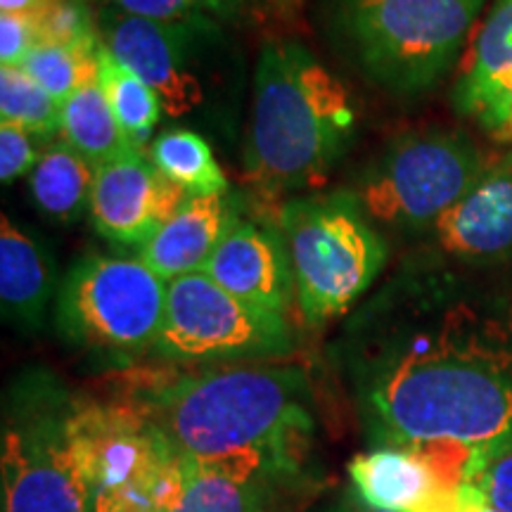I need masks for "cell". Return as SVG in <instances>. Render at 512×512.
<instances>
[{
    "label": "cell",
    "mask_w": 512,
    "mask_h": 512,
    "mask_svg": "<svg viewBox=\"0 0 512 512\" xmlns=\"http://www.w3.org/2000/svg\"><path fill=\"white\" fill-rule=\"evenodd\" d=\"M98 81L131 145L143 150L164 114L159 95L140 76L126 69L110 50L102 46V41L98 50Z\"/></svg>",
    "instance_id": "cell-22"
},
{
    "label": "cell",
    "mask_w": 512,
    "mask_h": 512,
    "mask_svg": "<svg viewBox=\"0 0 512 512\" xmlns=\"http://www.w3.org/2000/svg\"><path fill=\"white\" fill-rule=\"evenodd\" d=\"M98 48L38 41L19 69L27 72L43 91L64 105L88 81L98 79Z\"/></svg>",
    "instance_id": "cell-23"
},
{
    "label": "cell",
    "mask_w": 512,
    "mask_h": 512,
    "mask_svg": "<svg viewBox=\"0 0 512 512\" xmlns=\"http://www.w3.org/2000/svg\"><path fill=\"white\" fill-rule=\"evenodd\" d=\"M297 337L285 316L256 309L207 273L169 283L166 316L152 354L178 366H240L292 356Z\"/></svg>",
    "instance_id": "cell-8"
},
{
    "label": "cell",
    "mask_w": 512,
    "mask_h": 512,
    "mask_svg": "<svg viewBox=\"0 0 512 512\" xmlns=\"http://www.w3.org/2000/svg\"><path fill=\"white\" fill-rule=\"evenodd\" d=\"M41 41L67 43L79 48H98L100 36L93 29L91 12L81 0H55L34 17Z\"/></svg>",
    "instance_id": "cell-25"
},
{
    "label": "cell",
    "mask_w": 512,
    "mask_h": 512,
    "mask_svg": "<svg viewBox=\"0 0 512 512\" xmlns=\"http://www.w3.org/2000/svg\"><path fill=\"white\" fill-rule=\"evenodd\" d=\"M197 5H200V0H112V8L136 17L159 19V22L190 19Z\"/></svg>",
    "instance_id": "cell-29"
},
{
    "label": "cell",
    "mask_w": 512,
    "mask_h": 512,
    "mask_svg": "<svg viewBox=\"0 0 512 512\" xmlns=\"http://www.w3.org/2000/svg\"><path fill=\"white\" fill-rule=\"evenodd\" d=\"M202 273L240 302L280 316H287L297 292L283 230L264 221L235 223Z\"/></svg>",
    "instance_id": "cell-13"
},
{
    "label": "cell",
    "mask_w": 512,
    "mask_h": 512,
    "mask_svg": "<svg viewBox=\"0 0 512 512\" xmlns=\"http://www.w3.org/2000/svg\"><path fill=\"white\" fill-rule=\"evenodd\" d=\"M188 197L143 150L131 147L95 169L91 219L102 238L114 245L143 247Z\"/></svg>",
    "instance_id": "cell-12"
},
{
    "label": "cell",
    "mask_w": 512,
    "mask_h": 512,
    "mask_svg": "<svg viewBox=\"0 0 512 512\" xmlns=\"http://www.w3.org/2000/svg\"><path fill=\"white\" fill-rule=\"evenodd\" d=\"M41 41L38 24L29 15H0V64L3 67H19L29 50Z\"/></svg>",
    "instance_id": "cell-28"
},
{
    "label": "cell",
    "mask_w": 512,
    "mask_h": 512,
    "mask_svg": "<svg viewBox=\"0 0 512 512\" xmlns=\"http://www.w3.org/2000/svg\"><path fill=\"white\" fill-rule=\"evenodd\" d=\"M131 403L178 458L261 456L309 470L316 413L302 368L209 366L136 382Z\"/></svg>",
    "instance_id": "cell-2"
},
{
    "label": "cell",
    "mask_w": 512,
    "mask_h": 512,
    "mask_svg": "<svg viewBox=\"0 0 512 512\" xmlns=\"http://www.w3.org/2000/svg\"><path fill=\"white\" fill-rule=\"evenodd\" d=\"M93 512H157L150 498L126 494V491L98 489L95 491Z\"/></svg>",
    "instance_id": "cell-30"
},
{
    "label": "cell",
    "mask_w": 512,
    "mask_h": 512,
    "mask_svg": "<svg viewBox=\"0 0 512 512\" xmlns=\"http://www.w3.org/2000/svg\"><path fill=\"white\" fill-rule=\"evenodd\" d=\"M0 119L36 138H53L62 128V105L19 67L0 69Z\"/></svg>",
    "instance_id": "cell-24"
},
{
    "label": "cell",
    "mask_w": 512,
    "mask_h": 512,
    "mask_svg": "<svg viewBox=\"0 0 512 512\" xmlns=\"http://www.w3.org/2000/svg\"><path fill=\"white\" fill-rule=\"evenodd\" d=\"M57 290L55 264L36 235L3 216L0 223V306L5 323L22 332L43 328Z\"/></svg>",
    "instance_id": "cell-18"
},
{
    "label": "cell",
    "mask_w": 512,
    "mask_h": 512,
    "mask_svg": "<svg viewBox=\"0 0 512 512\" xmlns=\"http://www.w3.org/2000/svg\"><path fill=\"white\" fill-rule=\"evenodd\" d=\"M484 152L456 131L396 138L354 192L368 219L396 230L432 228L486 174Z\"/></svg>",
    "instance_id": "cell-7"
},
{
    "label": "cell",
    "mask_w": 512,
    "mask_h": 512,
    "mask_svg": "<svg viewBox=\"0 0 512 512\" xmlns=\"http://www.w3.org/2000/svg\"><path fill=\"white\" fill-rule=\"evenodd\" d=\"M456 512H501L489 503L475 482H465L456 494Z\"/></svg>",
    "instance_id": "cell-32"
},
{
    "label": "cell",
    "mask_w": 512,
    "mask_h": 512,
    "mask_svg": "<svg viewBox=\"0 0 512 512\" xmlns=\"http://www.w3.org/2000/svg\"><path fill=\"white\" fill-rule=\"evenodd\" d=\"M235 223L238 219L223 195L188 197L183 207L140 247L138 259L166 283L202 273Z\"/></svg>",
    "instance_id": "cell-17"
},
{
    "label": "cell",
    "mask_w": 512,
    "mask_h": 512,
    "mask_svg": "<svg viewBox=\"0 0 512 512\" xmlns=\"http://www.w3.org/2000/svg\"><path fill=\"white\" fill-rule=\"evenodd\" d=\"M0 510L93 512L98 491L86 399L48 375L19 380L5 399Z\"/></svg>",
    "instance_id": "cell-4"
},
{
    "label": "cell",
    "mask_w": 512,
    "mask_h": 512,
    "mask_svg": "<svg viewBox=\"0 0 512 512\" xmlns=\"http://www.w3.org/2000/svg\"><path fill=\"white\" fill-rule=\"evenodd\" d=\"M349 484L368 505L389 512H456V494L413 451L373 446L347 465Z\"/></svg>",
    "instance_id": "cell-16"
},
{
    "label": "cell",
    "mask_w": 512,
    "mask_h": 512,
    "mask_svg": "<svg viewBox=\"0 0 512 512\" xmlns=\"http://www.w3.org/2000/svg\"><path fill=\"white\" fill-rule=\"evenodd\" d=\"M169 283L131 256H88L57 292V328L69 342L105 354L155 349Z\"/></svg>",
    "instance_id": "cell-9"
},
{
    "label": "cell",
    "mask_w": 512,
    "mask_h": 512,
    "mask_svg": "<svg viewBox=\"0 0 512 512\" xmlns=\"http://www.w3.org/2000/svg\"><path fill=\"white\" fill-rule=\"evenodd\" d=\"M373 446L512 439V304L460 275H396L335 347Z\"/></svg>",
    "instance_id": "cell-1"
},
{
    "label": "cell",
    "mask_w": 512,
    "mask_h": 512,
    "mask_svg": "<svg viewBox=\"0 0 512 512\" xmlns=\"http://www.w3.org/2000/svg\"><path fill=\"white\" fill-rule=\"evenodd\" d=\"M356 131L342 81L299 41H268L254 74L247 176L266 195L323 185Z\"/></svg>",
    "instance_id": "cell-3"
},
{
    "label": "cell",
    "mask_w": 512,
    "mask_h": 512,
    "mask_svg": "<svg viewBox=\"0 0 512 512\" xmlns=\"http://www.w3.org/2000/svg\"><path fill=\"white\" fill-rule=\"evenodd\" d=\"M297 304L309 328L344 316L387 264V242L354 195L299 197L280 209Z\"/></svg>",
    "instance_id": "cell-5"
},
{
    "label": "cell",
    "mask_w": 512,
    "mask_h": 512,
    "mask_svg": "<svg viewBox=\"0 0 512 512\" xmlns=\"http://www.w3.org/2000/svg\"><path fill=\"white\" fill-rule=\"evenodd\" d=\"M472 482L484 491L494 508L512 512V439L482 453Z\"/></svg>",
    "instance_id": "cell-26"
},
{
    "label": "cell",
    "mask_w": 512,
    "mask_h": 512,
    "mask_svg": "<svg viewBox=\"0 0 512 512\" xmlns=\"http://www.w3.org/2000/svg\"><path fill=\"white\" fill-rule=\"evenodd\" d=\"M484 0H344V34L368 79L396 95L430 91L458 60Z\"/></svg>",
    "instance_id": "cell-6"
},
{
    "label": "cell",
    "mask_w": 512,
    "mask_h": 512,
    "mask_svg": "<svg viewBox=\"0 0 512 512\" xmlns=\"http://www.w3.org/2000/svg\"><path fill=\"white\" fill-rule=\"evenodd\" d=\"M309 512H389V510H377L373 505H368L361 496L356 494L354 486H339L332 491L330 496L320 498L316 505H311Z\"/></svg>",
    "instance_id": "cell-31"
},
{
    "label": "cell",
    "mask_w": 512,
    "mask_h": 512,
    "mask_svg": "<svg viewBox=\"0 0 512 512\" xmlns=\"http://www.w3.org/2000/svg\"><path fill=\"white\" fill-rule=\"evenodd\" d=\"M150 159L190 197H219L228 192V178L200 133L188 128L164 131L152 143Z\"/></svg>",
    "instance_id": "cell-21"
},
{
    "label": "cell",
    "mask_w": 512,
    "mask_h": 512,
    "mask_svg": "<svg viewBox=\"0 0 512 512\" xmlns=\"http://www.w3.org/2000/svg\"><path fill=\"white\" fill-rule=\"evenodd\" d=\"M62 138L95 169L131 150V140L114 117L110 100L93 79L62 105Z\"/></svg>",
    "instance_id": "cell-20"
},
{
    "label": "cell",
    "mask_w": 512,
    "mask_h": 512,
    "mask_svg": "<svg viewBox=\"0 0 512 512\" xmlns=\"http://www.w3.org/2000/svg\"><path fill=\"white\" fill-rule=\"evenodd\" d=\"M195 19L159 22L110 8L100 17V41L117 60L159 95L164 114L185 117L207 100Z\"/></svg>",
    "instance_id": "cell-11"
},
{
    "label": "cell",
    "mask_w": 512,
    "mask_h": 512,
    "mask_svg": "<svg viewBox=\"0 0 512 512\" xmlns=\"http://www.w3.org/2000/svg\"><path fill=\"white\" fill-rule=\"evenodd\" d=\"M249 3H254V0H200L202 10L214 12V15L219 17L238 15V12L245 10Z\"/></svg>",
    "instance_id": "cell-33"
},
{
    "label": "cell",
    "mask_w": 512,
    "mask_h": 512,
    "mask_svg": "<svg viewBox=\"0 0 512 512\" xmlns=\"http://www.w3.org/2000/svg\"><path fill=\"white\" fill-rule=\"evenodd\" d=\"M306 482V467L271 458L176 456L152 501L157 512H285Z\"/></svg>",
    "instance_id": "cell-10"
},
{
    "label": "cell",
    "mask_w": 512,
    "mask_h": 512,
    "mask_svg": "<svg viewBox=\"0 0 512 512\" xmlns=\"http://www.w3.org/2000/svg\"><path fill=\"white\" fill-rule=\"evenodd\" d=\"M434 247L465 266L512 259V159L489 166L463 200L430 228Z\"/></svg>",
    "instance_id": "cell-14"
},
{
    "label": "cell",
    "mask_w": 512,
    "mask_h": 512,
    "mask_svg": "<svg viewBox=\"0 0 512 512\" xmlns=\"http://www.w3.org/2000/svg\"><path fill=\"white\" fill-rule=\"evenodd\" d=\"M456 110L498 143L512 140V0H496L453 91Z\"/></svg>",
    "instance_id": "cell-15"
},
{
    "label": "cell",
    "mask_w": 512,
    "mask_h": 512,
    "mask_svg": "<svg viewBox=\"0 0 512 512\" xmlns=\"http://www.w3.org/2000/svg\"><path fill=\"white\" fill-rule=\"evenodd\" d=\"M93 185L95 166L64 138L41 152L29 174L31 200L57 223H74L91 211Z\"/></svg>",
    "instance_id": "cell-19"
},
{
    "label": "cell",
    "mask_w": 512,
    "mask_h": 512,
    "mask_svg": "<svg viewBox=\"0 0 512 512\" xmlns=\"http://www.w3.org/2000/svg\"><path fill=\"white\" fill-rule=\"evenodd\" d=\"M36 136L8 121H0V181L3 185L15 183L27 176L38 164Z\"/></svg>",
    "instance_id": "cell-27"
}]
</instances>
